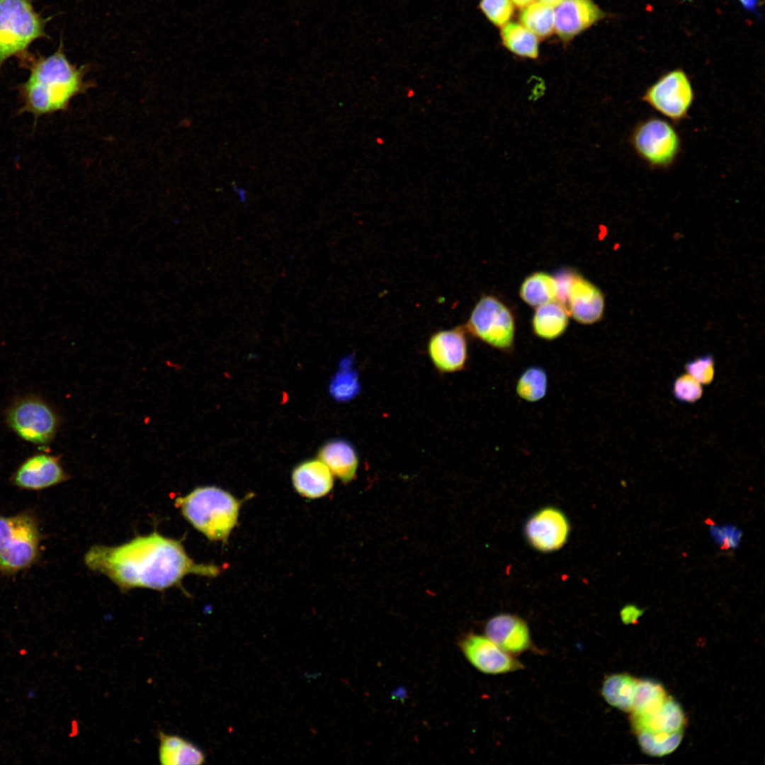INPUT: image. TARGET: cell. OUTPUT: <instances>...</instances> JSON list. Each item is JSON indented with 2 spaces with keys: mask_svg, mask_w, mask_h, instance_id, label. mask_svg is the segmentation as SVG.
I'll return each mask as SVG.
<instances>
[{
  "mask_svg": "<svg viewBox=\"0 0 765 765\" xmlns=\"http://www.w3.org/2000/svg\"><path fill=\"white\" fill-rule=\"evenodd\" d=\"M504 46L514 54L531 59L538 56V40L537 36L517 23H506L501 32Z\"/></svg>",
  "mask_w": 765,
  "mask_h": 765,
  "instance_id": "obj_24",
  "label": "cell"
},
{
  "mask_svg": "<svg viewBox=\"0 0 765 765\" xmlns=\"http://www.w3.org/2000/svg\"><path fill=\"white\" fill-rule=\"evenodd\" d=\"M175 506L209 540L226 542L237 523L241 503L229 492L208 486L176 497Z\"/></svg>",
  "mask_w": 765,
  "mask_h": 765,
  "instance_id": "obj_3",
  "label": "cell"
},
{
  "mask_svg": "<svg viewBox=\"0 0 765 765\" xmlns=\"http://www.w3.org/2000/svg\"><path fill=\"white\" fill-rule=\"evenodd\" d=\"M740 3L747 10H753L757 6L759 0H740Z\"/></svg>",
  "mask_w": 765,
  "mask_h": 765,
  "instance_id": "obj_35",
  "label": "cell"
},
{
  "mask_svg": "<svg viewBox=\"0 0 765 765\" xmlns=\"http://www.w3.org/2000/svg\"><path fill=\"white\" fill-rule=\"evenodd\" d=\"M665 693L664 688L654 681L638 680L630 712L638 710L651 698Z\"/></svg>",
  "mask_w": 765,
  "mask_h": 765,
  "instance_id": "obj_32",
  "label": "cell"
},
{
  "mask_svg": "<svg viewBox=\"0 0 765 765\" xmlns=\"http://www.w3.org/2000/svg\"><path fill=\"white\" fill-rule=\"evenodd\" d=\"M512 2L518 7H525L527 5L532 3L534 0H511Z\"/></svg>",
  "mask_w": 765,
  "mask_h": 765,
  "instance_id": "obj_37",
  "label": "cell"
},
{
  "mask_svg": "<svg viewBox=\"0 0 765 765\" xmlns=\"http://www.w3.org/2000/svg\"><path fill=\"white\" fill-rule=\"evenodd\" d=\"M235 191H236V192H237V193L238 195L239 200L242 203H245L246 200V195L245 191L243 189H240V188H236Z\"/></svg>",
  "mask_w": 765,
  "mask_h": 765,
  "instance_id": "obj_38",
  "label": "cell"
},
{
  "mask_svg": "<svg viewBox=\"0 0 765 765\" xmlns=\"http://www.w3.org/2000/svg\"><path fill=\"white\" fill-rule=\"evenodd\" d=\"M292 482L302 496L315 499L328 494L333 487V474L319 459L308 460L297 465L292 473Z\"/></svg>",
  "mask_w": 765,
  "mask_h": 765,
  "instance_id": "obj_17",
  "label": "cell"
},
{
  "mask_svg": "<svg viewBox=\"0 0 765 765\" xmlns=\"http://www.w3.org/2000/svg\"><path fill=\"white\" fill-rule=\"evenodd\" d=\"M337 380L338 382L334 387L336 394L346 399L356 393L358 385L355 374H346L343 378L339 375Z\"/></svg>",
  "mask_w": 765,
  "mask_h": 765,
  "instance_id": "obj_33",
  "label": "cell"
},
{
  "mask_svg": "<svg viewBox=\"0 0 765 765\" xmlns=\"http://www.w3.org/2000/svg\"><path fill=\"white\" fill-rule=\"evenodd\" d=\"M548 376L546 370L538 366L526 368L516 383V393L528 402H537L543 399L548 392Z\"/></svg>",
  "mask_w": 765,
  "mask_h": 765,
  "instance_id": "obj_25",
  "label": "cell"
},
{
  "mask_svg": "<svg viewBox=\"0 0 765 765\" xmlns=\"http://www.w3.org/2000/svg\"><path fill=\"white\" fill-rule=\"evenodd\" d=\"M42 536L33 511L0 514V572L13 576L35 565L41 555Z\"/></svg>",
  "mask_w": 765,
  "mask_h": 765,
  "instance_id": "obj_4",
  "label": "cell"
},
{
  "mask_svg": "<svg viewBox=\"0 0 765 765\" xmlns=\"http://www.w3.org/2000/svg\"><path fill=\"white\" fill-rule=\"evenodd\" d=\"M23 65L29 69V75L18 87L20 112L35 118L67 110L72 98L90 86L85 80L86 65L71 63L62 40L52 55H30Z\"/></svg>",
  "mask_w": 765,
  "mask_h": 765,
  "instance_id": "obj_2",
  "label": "cell"
},
{
  "mask_svg": "<svg viewBox=\"0 0 765 765\" xmlns=\"http://www.w3.org/2000/svg\"><path fill=\"white\" fill-rule=\"evenodd\" d=\"M479 6L488 20L497 26L508 23L514 11L511 0H480Z\"/></svg>",
  "mask_w": 765,
  "mask_h": 765,
  "instance_id": "obj_31",
  "label": "cell"
},
{
  "mask_svg": "<svg viewBox=\"0 0 765 765\" xmlns=\"http://www.w3.org/2000/svg\"><path fill=\"white\" fill-rule=\"evenodd\" d=\"M520 21L522 25L536 35H550L555 28V11L552 7L539 2H532L523 7Z\"/></svg>",
  "mask_w": 765,
  "mask_h": 765,
  "instance_id": "obj_26",
  "label": "cell"
},
{
  "mask_svg": "<svg viewBox=\"0 0 765 765\" xmlns=\"http://www.w3.org/2000/svg\"><path fill=\"white\" fill-rule=\"evenodd\" d=\"M642 100L673 122L679 123L688 115L694 91L687 74L675 69L662 74L650 85Z\"/></svg>",
  "mask_w": 765,
  "mask_h": 765,
  "instance_id": "obj_9",
  "label": "cell"
},
{
  "mask_svg": "<svg viewBox=\"0 0 765 765\" xmlns=\"http://www.w3.org/2000/svg\"><path fill=\"white\" fill-rule=\"evenodd\" d=\"M159 759L164 765L202 764L203 752L192 742L175 735L159 732Z\"/></svg>",
  "mask_w": 765,
  "mask_h": 765,
  "instance_id": "obj_20",
  "label": "cell"
},
{
  "mask_svg": "<svg viewBox=\"0 0 765 765\" xmlns=\"http://www.w3.org/2000/svg\"><path fill=\"white\" fill-rule=\"evenodd\" d=\"M69 475L60 463V457L47 453L33 454L24 460L12 474L15 487L28 491H41L67 481Z\"/></svg>",
  "mask_w": 765,
  "mask_h": 765,
  "instance_id": "obj_10",
  "label": "cell"
},
{
  "mask_svg": "<svg viewBox=\"0 0 765 765\" xmlns=\"http://www.w3.org/2000/svg\"><path fill=\"white\" fill-rule=\"evenodd\" d=\"M5 419L19 438L40 446L53 441L60 426L59 416L53 408L35 395L16 400L6 409Z\"/></svg>",
  "mask_w": 765,
  "mask_h": 765,
  "instance_id": "obj_7",
  "label": "cell"
},
{
  "mask_svg": "<svg viewBox=\"0 0 765 765\" xmlns=\"http://www.w3.org/2000/svg\"><path fill=\"white\" fill-rule=\"evenodd\" d=\"M525 533L528 543L541 552L561 548L567 542L570 525L559 509L545 507L536 512L527 521Z\"/></svg>",
  "mask_w": 765,
  "mask_h": 765,
  "instance_id": "obj_13",
  "label": "cell"
},
{
  "mask_svg": "<svg viewBox=\"0 0 765 765\" xmlns=\"http://www.w3.org/2000/svg\"><path fill=\"white\" fill-rule=\"evenodd\" d=\"M675 399L685 403H694L703 395V385L688 373L678 376L672 385Z\"/></svg>",
  "mask_w": 765,
  "mask_h": 765,
  "instance_id": "obj_29",
  "label": "cell"
},
{
  "mask_svg": "<svg viewBox=\"0 0 765 765\" xmlns=\"http://www.w3.org/2000/svg\"><path fill=\"white\" fill-rule=\"evenodd\" d=\"M560 302L576 322L582 324L596 323L604 315L605 298L602 291L577 273H571Z\"/></svg>",
  "mask_w": 765,
  "mask_h": 765,
  "instance_id": "obj_11",
  "label": "cell"
},
{
  "mask_svg": "<svg viewBox=\"0 0 765 765\" xmlns=\"http://www.w3.org/2000/svg\"><path fill=\"white\" fill-rule=\"evenodd\" d=\"M636 734L645 753L654 756H661L672 753L678 747L684 731L673 733L640 731Z\"/></svg>",
  "mask_w": 765,
  "mask_h": 765,
  "instance_id": "obj_27",
  "label": "cell"
},
{
  "mask_svg": "<svg viewBox=\"0 0 765 765\" xmlns=\"http://www.w3.org/2000/svg\"><path fill=\"white\" fill-rule=\"evenodd\" d=\"M484 629L486 636L510 654H520L531 646L528 627L516 616L498 614L487 621Z\"/></svg>",
  "mask_w": 765,
  "mask_h": 765,
  "instance_id": "obj_16",
  "label": "cell"
},
{
  "mask_svg": "<svg viewBox=\"0 0 765 765\" xmlns=\"http://www.w3.org/2000/svg\"><path fill=\"white\" fill-rule=\"evenodd\" d=\"M519 295L530 306L540 305L557 300L558 283L556 277L545 272H535L522 282Z\"/></svg>",
  "mask_w": 765,
  "mask_h": 765,
  "instance_id": "obj_22",
  "label": "cell"
},
{
  "mask_svg": "<svg viewBox=\"0 0 765 765\" xmlns=\"http://www.w3.org/2000/svg\"><path fill=\"white\" fill-rule=\"evenodd\" d=\"M604 16L591 0H564L555 11V29L559 37L567 41Z\"/></svg>",
  "mask_w": 765,
  "mask_h": 765,
  "instance_id": "obj_15",
  "label": "cell"
},
{
  "mask_svg": "<svg viewBox=\"0 0 765 765\" xmlns=\"http://www.w3.org/2000/svg\"><path fill=\"white\" fill-rule=\"evenodd\" d=\"M464 327L439 330L434 333L427 345L429 356L441 373L463 370L468 359V345Z\"/></svg>",
  "mask_w": 765,
  "mask_h": 765,
  "instance_id": "obj_12",
  "label": "cell"
},
{
  "mask_svg": "<svg viewBox=\"0 0 765 765\" xmlns=\"http://www.w3.org/2000/svg\"><path fill=\"white\" fill-rule=\"evenodd\" d=\"M685 370L702 385H708L713 382L715 376L714 357L710 353H706L691 359L685 364Z\"/></svg>",
  "mask_w": 765,
  "mask_h": 765,
  "instance_id": "obj_30",
  "label": "cell"
},
{
  "mask_svg": "<svg viewBox=\"0 0 765 765\" xmlns=\"http://www.w3.org/2000/svg\"><path fill=\"white\" fill-rule=\"evenodd\" d=\"M84 562L123 592L135 588L164 591L181 585L188 574L215 577L221 572L215 565L196 562L180 540L157 532L116 546L94 545L86 552Z\"/></svg>",
  "mask_w": 765,
  "mask_h": 765,
  "instance_id": "obj_1",
  "label": "cell"
},
{
  "mask_svg": "<svg viewBox=\"0 0 765 765\" xmlns=\"http://www.w3.org/2000/svg\"><path fill=\"white\" fill-rule=\"evenodd\" d=\"M638 680L625 674H613L604 680L601 694L611 706L630 712Z\"/></svg>",
  "mask_w": 765,
  "mask_h": 765,
  "instance_id": "obj_23",
  "label": "cell"
},
{
  "mask_svg": "<svg viewBox=\"0 0 765 765\" xmlns=\"http://www.w3.org/2000/svg\"><path fill=\"white\" fill-rule=\"evenodd\" d=\"M631 722L635 732L673 733L684 730L686 718L680 706L669 697L659 712L644 718L631 717Z\"/></svg>",
  "mask_w": 765,
  "mask_h": 765,
  "instance_id": "obj_21",
  "label": "cell"
},
{
  "mask_svg": "<svg viewBox=\"0 0 765 765\" xmlns=\"http://www.w3.org/2000/svg\"><path fill=\"white\" fill-rule=\"evenodd\" d=\"M708 532L713 542L722 550H735L742 541V530L732 523H710Z\"/></svg>",
  "mask_w": 765,
  "mask_h": 765,
  "instance_id": "obj_28",
  "label": "cell"
},
{
  "mask_svg": "<svg viewBox=\"0 0 765 765\" xmlns=\"http://www.w3.org/2000/svg\"><path fill=\"white\" fill-rule=\"evenodd\" d=\"M564 0H540V1L549 6H557Z\"/></svg>",
  "mask_w": 765,
  "mask_h": 765,
  "instance_id": "obj_36",
  "label": "cell"
},
{
  "mask_svg": "<svg viewBox=\"0 0 765 765\" xmlns=\"http://www.w3.org/2000/svg\"><path fill=\"white\" fill-rule=\"evenodd\" d=\"M468 660L479 671L489 674L520 669L522 664L487 636L469 634L460 642Z\"/></svg>",
  "mask_w": 765,
  "mask_h": 765,
  "instance_id": "obj_14",
  "label": "cell"
},
{
  "mask_svg": "<svg viewBox=\"0 0 765 765\" xmlns=\"http://www.w3.org/2000/svg\"><path fill=\"white\" fill-rule=\"evenodd\" d=\"M569 315L565 305L557 300L536 307L531 322L533 332L541 339L555 340L565 332Z\"/></svg>",
  "mask_w": 765,
  "mask_h": 765,
  "instance_id": "obj_19",
  "label": "cell"
},
{
  "mask_svg": "<svg viewBox=\"0 0 765 765\" xmlns=\"http://www.w3.org/2000/svg\"><path fill=\"white\" fill-rule=\"evenodd\" d=\"M50 19L35 10L32 0H0V67L13 57L23 64L31 55L29 46L47 37Z\"/></svg>",
  "mask_w": 765,
  "mask_h": 765,
  "instance_id": "obj_5",
  "label": "cell"
},
{
  "mask_svg": "<svg viewBox=\"0 0 765 765\" xmlns=\"http://www.w3.org/2000/svg\"><path fill=\"white\" fill-rule=\"evenodd\" d=\"M472 336L489 346L510 353L514 346L516 324L509 307L494 296H482L464 326Z\"/></svg>",
  "mask_w": 765,
  "mask_h": 765,
  "instance_id": "obj_6",
  "label": "cell"
},
{
  "mask_svg": "<svg viewBox=\"0 0 765 765\" xmlns=\"http://www.w3.org/2000/svg\"><path fill=\"white\" fill-rule=\"evenodd\" d=\"M630 142L640 158L656 169L672 166L681 149V139L676 130L668 121L655 117L635 126Z\"/></svg>",
  "mask_w": 765,
  "mask_h": 765,
  "instance_id": "obj_8",
  "label": "cell"
},
{
  "mask_svg": "<svg viewBox=\"0 0 765 765\" xmlns=\"http://www.w3.org/2000/svg\"><path fill=\"white\" fill-rule=\"evenodd\" d=\"M318 459L329 468L333 475L345 483L356 477L358 455L353 446L346 441L335 439L326 443L318 451Z\"/></svg>",
  "mask_w": 765,
  "mask_h": 765,
  "instance_id": "obj_18",
  "label": "cell"
},
{
  "mask_svg": "<svg viewBox=\"0 0 765 765\" xmlns=\"http://www.w3.org/2000/svg\"><path fill=\"white\" fill-rule=\"evenodd\" d=\"M644 611L645 609L635 604H627L620 611V618L625 624H634L642 616Z\"/></svg>",
  "mask_w": 765,
  "mask_h": 765,
  "instance_id": "obj_34",
  "label": "cell"
}]
</instances>
